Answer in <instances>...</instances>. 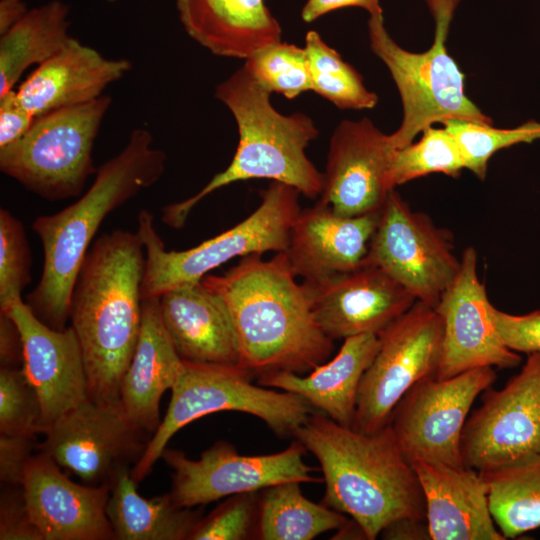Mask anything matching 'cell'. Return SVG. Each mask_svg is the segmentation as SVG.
I'll use <instances>...</instances> for the list:
<instances>
[{
	"label": "cell",
	"mask_w": 540,
	"mask_h": 540,
	"mask_svg": "<svg viewBox=\"0 0 540 540\" xmlns=\"http://www.w3.org/2000/svg\"><path fill=\"white\" fill-rule=\"evenodd\" d=\"M284 252L245 256L223 275L202 282L224 301L236 332L239 366L252 378L303 374L326 362L334 345L317 324L308 291L296 281Z\"/></svg>",
	"instance_id": "6da1fadb"
},
{
	"label": "cell",
	"mask_w": 540,
	"mask_h": 540,
	"mask_svg": "<svg viewBox=\"0 0 540 540\" xmlns=\"http://www.w3.org/2000/svg\"><path fill=\"white\" fill-rule=\"evenodd\" d=\"M293 437L320 464L322 503L349 515L366 539H376L400 520L426 521L421 484L390 423L363 433L313 411Z\"/></svg>",
	"instance_id": "7a4b0ae2"
},
{
	"label": "cell",
	"mask_w": 540,
	"mask_h": 540,
	"mask_svg": "<svg viewBox=\"0 0 540 540\" xmlns=\"http://www.w3.org/2000/svg\"><path fill=\"white\" fill-rule=\"evenodd\" d=\"M144 267L137 233L115 229L91 245L75 281L69 320L93 401H119L141 329Z\"/></svg>",
	"instance_id": "3957f363"
},
{
	"label": "cell",
	"mask_w": 540,
	"mask_h": 540,
	"mask_svg": "<svg viewBox=\"0 0 540 540\" xmlns=\"http://www.w3.org/2000/svg\"><path fill=\"white\" fill-rule=\"evenodd\" d=\"M166 159L165 152L154 147L150 131L137 128L125 147L97 169L92 185L77 201L34 220L43 267L26 304L43 323L57 330L67 327L74 284L100 225L113 210L154 185Z\"/></svg>",
	"instance_id": "277c9868"
},
{
	"label": "cell",
	"mask_w": 540,
	"mask_h": 540,
	"mask_svg": "<svg viewBox=\"0 0 540 540\" xmlns=\"http://www.w3.org/2000/svg\"><path fill=\"white\" fill-rule=\"evenodd\" d=\"M215 97L232 113L239 142L226 169L216 174L197 194L162 209V222L180 229L189 213L212 192L234 182L269 179L287 184L315 199L323 190V173L310 161L305 149L319 130L304 113L284 115L271 104L270 93L242 68L219 83Z\"/></svg>",
	"instance_id": "5b68a950"
},
{
	"label": "cell",
	"mask_w": 540,
	"mask_h": 540,
	"mask_svg": "<svg viewBox=\"0 0 540 540\" xmlns=\"http://www.w3.org/2000/svg\"><path fill=\"white\" fill-rule=\"evenodd\" d=\"M435 21L431 47L413 53L400 47L387 32L383 14L368 20V35L373 53L386 65L398 88L403 119L390 134L396 149L413 142L432 124L461 119L492 124L466 95L464 74L448 54L446 40L460 0H425Z\"/></svg>",
	"instance_id": "8992f818"
},
{
	"label": "cell",
	"mask_w": 540,
	"mask_h": 540,
	"mask_svg": "<svg viewBox=\"0 0 540 540\" xmlns=\"http://www.w3.org/2000/svg\"><path fill=\"white\" fill-rule=\"evenodd\" d=\"M300 192L272 181L262 191L257 209L234 227L183 251H167L158 235L153 215L138 214L137 235L145 250L142 299L159 297L176 287L199 282L211 270L238 256L284 252L291 227L300 212Z\"/></svg>",
	"instance_id": "52a82bcc"
},
{
	"label": "cell",
	"mask_w": 540,
	"mask_h": 540,
	"mask_svg": "<svg viewBox=\"0 0 540 540\" xmlns=\"http://www.w3.org/2000/svg\"><path fill=\"white\" fill-rule=\"evenodd\" d=\"M239 365L183 360V370L171 389L167 412L131 469L136 484L152 471L170 439L191 422L221 411H236L261 419L276 435L294 436L313 412L302 397L251 383Z\"/></svg>",
	"instance_id": "ba28073f"
},
{
	"label": "cell",
	"mask_w": 540,
	"mask_h": 540,
	"mask_svg": "<svg viewBox=\"0 0 540 540\" xmlns=\"http://www.w3.org/2000/svg\"><path fill=\"white\" fill-rule=\"evenodd\" d=\"M112 99L108 95L35 117L28 131L0 148V170L49 201L78 197L96 174L92 151Z\"/></svg>",
	"instance_id": "9c48e42d"
},
{
	"label": "cell",
	"mask_w": 540,
	"mask_h": 540,
	"mask_svg": "<svg viewBox=\"0 0 540 540\" xmlns=\"http://www.w3.org/2000/svg\"><path fill=\"white\" fill-rule=\"evenodd\" d=\"M378 336V351L360 382L352 426L363 433L386 426L407 391L436 374L443 321L434 307L416 300Z\"/></svg>",
	"instance_id": "30bf717a"
},
{
	"label": "cell",
	"mask_w": 540,
	"mask_h": 540,
	"mask_svg": "<svg viewBox=\"0 0 540 540\" xmlns=\"http://www.w3.org/2000/svg\"><path fill=\"white\" fill-rule=\"evenodd\" d=\"M494 367L471 369L438 379L426 377L411 387L395 406L390 425L409 461L464 465L462 432L477 396L491 387Z\"/></svg>",
	"instance_id": "8fae6325"
},
{
	"label": "cell",
	"mask_w": 540,
	"mask_h": 540,
	"mask_svg": "<svg viewBox=\"0 0 540 540\" xmlns=\"http://www.w3.org/2000/svg\"><path fill=\"white\" fill-rule=\"evenodd\" d=\"M363 265L382 269L416 300L435 307L455 280L460 260L453 253L449 232L425 214L413 212L392 189Z\"/></svg>",
	"instance_id": "7c38bea8"
},
{
	"label": "cell",
	"mask_w": 540,
	"mask_h": 540,
	"mask_svg": "<svg viewBox=\"0 0 540 540\" xmlns=\"http://www.w3.org/2000/svg\"><path fill=\"white\" fill-rule=\"evenodd\" d=\"M305 450L295 440L278 453L242 455L232 444L217 441L197 460L169 448L163 451L161 458L173 471L169 492L172 500L179 507L193 508L283 482H322L323 478L311 475L314 468L305 463Z\"/></svg>",
	"instance_id": "4fadbf2b"
},
{
	"label": "cell",
	"mask_w": 540,
	"mask_h": 540,
	"mask_svg": "<svg viewBox=\"0 0 540 540\" xmlns=\"http://www.w3.org/2000/svg\"><path fill=\"white\" fill-rule=\"evenodd\" d=\"M39 452L88 485L111 483L117 472L140 459L151 435L136 426L120 400L87 399L44 431Z\"/></svg>",
	"instance_id": "5bb4252c"
},
{
	"label": "cell",
	"mask_w": 540,
	"mask_h": 540,
	"mask_svg": "<svg viewBox=\"0 0 540 540\" xmlns=\"http://www.w3.org/2000/svg\"><path fill=\"white\" fill-rule=\"evenodd\" d=\"M540 451V352L500 390L486 389L462 432L464 465L492 470Z\"/></svg>",
	"instance_id": "9a60e30c"
},
{
	"label": "cell",
	"mask_w": 540,
	"mask_h": 540,
	"mask_svg": "<svg viewBox=\"0 0 540 540\" xmlns=\"http://www.w3.org/2000/svg\"><path fill=\"white\" fill-rule=\"evenodd\" d=\"M491 303L477 274V253L467 247L452 284L434 307L443 321L435 377L449 378L479 367L515 368L521 356L501 340L490 316Z\"/></svg>",
	"instance_id": "2e32d148"
},
{
	"label": "cell",
	"mask_w": 540,
	"mask_h": 540,
	"mask_svg": "<svg viewBox=\"0 0 540 540\" xmlns=\"http://www.w3.org/2000/svg\"><path fill=\"white\" fill-rule=\"evenodd\" d=\"M396 148L368 118L344 120L333 131L320 199L343 216L381 210L389 192Z\"/></svg>",
	"instance_id": "e0dca14e"
},
{
	"label": "cell",
	"mask_w": 540,
	"mask_h": 540,
	"mask_svg": "<svg viewBox=\"0 0 540 540\" xmlns=\"http://www.w3.org/2000/svg\"><path fill=\"white\" fill-rule=\"evenodd\" d=\"M303 284L317 324L332 340L379 334L416 301L394 278L372 265Z\"/></svg>",
	"instance_id": "ac0fdd59"
},
{
	"label": "cell",
	"mask_w": 540,
	"mask_h": 540,
	"mask_svg": "<svg viewBox=\"0 0 540 540\" xmlns=\"http://www.w3.org/2000/svg\"><path fill=\"white\" fill-rule=\"evenodd\" d=\"M22 487L44 540H115L106 514L111 483H75L39 452L27 463Z\"/></svg>",
	"instance_id": "d6986e66"
},
{
	"label": "cell",
	"mask_w": 540,
	"mask_h": 540,
	"mask_svg": "<svg viewBox=\"0 0 540 540\" xmlns=\"http://www.w3.org/2000/svg\"><path fill=\"white\" fill-rule=\"evenodd\" d=\"M0 313L9 315L20 332L22 369L39 397L44 431L89 399L78 338L71 326L57 330L43 323L24 301Z\"/></svg>",
	"instance_id": "ffe728a7"
},
{
	"label": "cell",
	"mask_w": 540,
	"mask_h": 540,
	"mask_svg": "<svg viewBox=\"0 0 540 540\" xmlns=\"http://www.w3.org/2000/svg\"><path fill=\"white\" fill-rule=\"evenodd\" d=\"M380 211L337 214L321 199L298 213L284 251L291 271L306 283H320L361 267Z\"/></svg>",
	"instance_id": "44dd1931"
},
{
	"label": "cell",
	"mask_w": 540,
	"mask_h": 540,
	"mask_svg": "<svg viewBox=\"0 0 540 540\" xmlns=\"http://www.w3.org/2000/svg\"><path fill=\"white\" fill-rule=\"evenodd\" d=\"M421 484L429 538L504 540L492 517L488 485L476 469L423 460L410 462Z\"/></svg>",
	"instance_id": "7402d4cb"
},
{
	"label": "cell",
	"mask_w": 540,
	"mask_h": 540,
	"mask_svg": "<svg viewBox=\"0 0 540 540\" xmlns=\"http://www.w3.org/2000/svg\"><path fill=\"white\" fill-rule=\"evenodd\" d=\"M132 65L127 59H110L71 38L37 68L17 90L24 108L34 117L52 110L91 102L120 80Z\"/></svg>",
	"instance_id": "603a6c76"
},
{
	"label": "cell",
	"mask_w": 540,
	"mask_h": 540,
	"mask_svg": "<svg viewBox=\"0 0 540 540\" xmlns=\"http://www.w3.org/2000/svg\"><path fill=\"white\" fill-rule=\"evenodd\" d=\"M159 308L182 360L239 365V344L229 311L202 280L164 292L159 296Z\"/></svg>",
	"instance_id": "cb8c5ba5"
},
{
	"label": "cell",
	"mask_w": 540,
	"mask_h": 540,
	"mask_svg": "<svg viewBox=\"0 0 540 540\" xmlns=\"http://www.w3.org/2000/svg\"><path fill=\"white\" fill-rule=\"evenodd\" d=\"M176 8L188 36L216 56L245 60L281 41L265 0H176Z\"/></svg>",
	"instance_id": "d4e9b609"
},
{
	"label": "cell",
	"mask_w": 540,
	"mask_h": 540,
	"mask_svg": "<svg viewBox=\"0 0 540 540\" xmlns=\"http://www.w3.org/2000/svg\"><path fill=\"white\" fill-rule=\"evenodd\" d=\"M183 370L161 318L159 297L142 300L139 339L123 376L119 400L132 422L153 435L160 424L159 405Z\"/></svg>",
	"instance_id": "484cf974"
},
{
	"label": "cell",
	"mask_w": 540,
	"mask_h": 540,
	"mask_svg": "<svg viewBox=\"0 0 540 540\" xmlns=\"http://www.w3.org/2000/svg\"><path fill=\"white\" fill-rule=\"evenodd\" d=\"M379 344L378 334L347 337L333 359L308 375L278 371L258 377L257 383L294 393L340 425L352 427L360 382Z\"/></svg>",
	"instance_id": "4316f807"
},
{
	"label": "cell",
	"mask_w": 540,
	"mask_h": 540,
	"mask_svg": "<svg viewBox=\"0 0 540 540\" xmlns=\"http://www.w3.org/2000/svg\"><path fill=\"white\" fill-rule=\"evenodd\" d=\"M136 486L129 467L120 469L111 481L106 514L115 539L189 540L201 514L177 506L169 493L146 499Z\"/></svg>",
	"instance_id": "83f0119b"
},
{
	"label": "cell",
	"mask_w": 540,
	"mask_h": 540,
	"mask_svg": "<svg viewBox=\"0 0 540 540\" xmlns=\"http://www.w3.org/2000/svg\"><path fill=\"white\" fill-rule=\"evenodd\" d=\"M68 15L69 6L53 0L28 10L0 35V96L13 89L27 68L42 64L72 38Z\"/></svg>",
	"instance_id": "f1b7e54d"
},
{
	"label": "cell",
	"mask_w": 540,
	"mask_h": 540,
	"mask_svg": "<svg viewBox=\"0 0 540 540\" xmlns=\"http://www.w3.org/2000/svg\"><path fill=\"white\" fill-rule=\"evenodd\" d=\"M300 484L283 482L261 490L256 539L312 540L348 522L343 513L306 498Z\"/></svg>",
	"instance_id": "f546056e"
},
{
	"label": "cell",
	"mask_w": 540,
	"mask_h": 540,
	"mask_svg": "<svg viewBox=\"0 0 540 540\" xmlns=\"http://www.w3.org/2000/svg\"><path fill=\"white\" fill-rule=\"evenodd\" d=\"M481 473L492 517L505 539L540 527V451Z\"/></svg>",
	"instance_id": "4dcf8cb0"
},
{
	"label": "cell",
	"mask_w": 540,
	"mask_h": 540,
	"mask_svg": "<svg viewBox=\"0 0 540 540\" xmlns=\"http://www.w3.org/2000/svg\"><path fill=\"white\" fill-rule=\"evenodd\" d=\"M304 48L311 76V91L339 109H372L377 105V95L365 87L361 74L344 61L317 31L307 32Z\"/></svg>",
	"instance_id": "1f68e13d"
},
{
	"label": "cell",
	"mask_w": 540,
	"mask_h": 540,
	"mask_svg": "<svg viewBox=\"0 0 540 540\" xmlns=\"http://www.w3.org/2000/svg\"><path fill=\"white\" fill-rule=\"evenodd\" d=\"M464 169L459 146L445 128L427 127L421 138L395 150L391 167L390 183L393 188L413 179L443 173L457 177Z\"/></svg>",
	"instance_id": "d6a6232c"
},
{
	"label": "cell",
	"mask_w": 540,
	"mask_h": 540,
	"mask_svg": "<svg viewBox=\"0 0 540 540\" xmlns=\"http://www.w3.org/2000/svg\"><path fill=\"white\" fill-rule=\"evenodd\" d=\"M444 127L456 140L464 168L484 180L490 158L499 150L540 139V122L529 120L514 128H496L492 124L451 119Z\"/></svg>",
	"instance_id": "836d02e7"
},
{
	"label": "cell",
	"mask_w": 540,
	"mask_h": 540,
	"mask_svg": "<svg viewBox=\"0 0 540 540\" xmlns=\"http://www.w3.org/2000/svg\"><path fill=\"white\" fill-rule=\"evenodd\" d=\"M244 72L268 93L288 99L312 89L305 48L286 42L266 46L245 59Z\"/></svg>",
	"instance_id": "e575fe53"
},
{
	"label": "cell",
	"mask_w": 540,
	"mask_h": 540,
	"mask_svg": "<svg viewBox=\"0 0 540 540\" xmlns=\"http://www.w3.org/2000/svg\"><path fill=\"white\" fill-rule=\"evenodd\" d=\"M31 252L20 220L0 209V312L22 302V291L31 280Z\"/></svg>",
	"instance_id": "d590c367"
},
{
	"label": "cell",
	"mask_w": 540,
	"mask_h": 540,
	"mask_svg": "<svg viewBox=\"0 0 540 540\" xmlns=\"http://www.w3.org/2000/svg\"><path fill=\"white\" fill-rule=\"evenodd\" d=\"M43 433L39 397L22 367H0V434Z\"/></svg>",
	"instance_id": "8d00e7d4"
},
{
	"label": "cell",
	"mask_w": 540,
	"mask_h": 540,
	"mask_svg": "<svg viewBox=\"0 0 540 540\" xmlns=\"http://www.w3.org/2000/svg\"><path fill=\"white\" fill-rule=\"evenodd\" d=\"M258 492L229 496L194 526L189 540H246L256 538Z\"/></svg>",
	"instance_id": "74e56055"
},
{
	"label": "cell",
	"mask_w": 540,
	"mask_h": 540,
	"mask_svg": "<svg viewBox=\"0 0 540 540\" xmlns=\"http://www.w3.org/2000/svg\"><path fill=\"white\" fill-rule=\"evenodd\" d=\"M1 487L0 540H44L31 517L22 485Z\"/></svg>",
	"instance_id": "f35d334b"
},
{
	"label": "cell",
	"mask_w": 540,
	"mask_h": 540,
	"mask_svg": "<svg viewBox=\"0 0 540 540\" xmlns=\"http://www.w3.org/2000/svg\"><path fill=\"white\" fill-rule=\"evenodd\" d=\"M490 316L503 343L515 352H540V310L526 315L503 312L493 305Z\"/></svg>",
	"instance_id": "ab89813d"
},
{
	"label": "cell",
	"mask_w": 540,
	"mask_h": 540,
	"mask_svg": "<svg viewBox=\"0 0 540 540\" xmlns=\"http://www.w3.org/2000/svg\"><path fill=\"white\" fill-rule=\"evenodd\" d=\"M35 437L0 434L1 486L22 485L24 471L32 457Z\"/></svg>",
	"instance_id": "60d3db41"
},
{
	"label": "cell",
	"mask_w": 540,
	"mask_h": 540,
	"mask_svg": "<svg viewBox=\"0 0 540 540\" xmlns=\"http://www.w3.org/2000/svg\"><path fill=\"white\" fill-rule=\"evenodd\" d=\"M34 119L21 104L17 91L12 89L0 96V148L22 137Z\"/></svg>",
	"instance_id": "b9f144b4"
},
{
	"label": "cell",
	"mask_w": 540,
	"mask_h": 540,
	"mask_svg": "<svg viewBox=\"0 0 540 540\" xmlns=\"http://www.w3.org/2000/svg\"><path fill=\"white\" fill-rule=\"evenodd\" d=\"M0 363L1 367H22L23 345L20 332L13 319L0 313Z\"/></svg>",
	"instance_id": "7bdbcfd3"
},
{
	"label": "cell",
	"mask_w": 540,
	"mask_h": 540,
	"mask_svg": "<svg viewBox=\"0 0 540 540\" xmlns=\"http://www.w3.org/2000/svg\"><path fill=\"white\" fill-rule=\"evenodd\" d=\"M344 7H360L370 16L383 14L379 0H307L301 10L302 20L311 23L319 17Z\"/></svg>",
	"instance_id": "ee69618b"
},
{
	"label": "cell",
	"mask_w": 540,
	"mask_h": 540,
	"mask_svg": "<svg viewBox=\"0 0 540 540\" xmlns=\"http://www.w3.org/2000/svg\"><path fill=\"white\" fill-rule=\"evenodd\" d=\"M385 539H426L427 523L412 520H400L390 524L380 534ZM430 539V538H429Z\"/></svg>",
	"instance_id": "f6af8a7d"
},
{
	"label": "cell",
	"mask_w": 540,
	"mask_h": 540,
	"mask_svg": "<svg viewBox=\"0 0 540 540\" xmlns=\"http://www.w3.org/2000/svg\"><path fill=\"white\" fill-rule=\"evenodd\" d=\"M27 11L24 0H0V35L19 21Z\"/></svg>",
	"instance_id": "bcb514c9"
}]
</instances>
